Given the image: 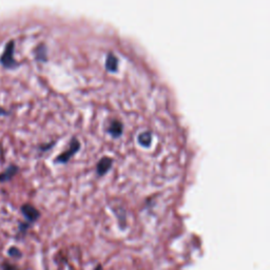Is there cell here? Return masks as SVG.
<instances>
[{"mask_svg": "<svg viewBox=\"0 0 270 270\" xmlns=\"http://www.w3.org/2000/svg\"><path fill=\"white\" fill-rule=\"evenodd\" d=\"M18 172H19V167L18 166L10 165L2 173H0V181L3 183V181L11 180Z\"/></svg>", "mask_w": 270, "mask_h": 270, "instance_id": "cell-3", "label": "cell"}, {"mask_svg": "<svg viewBox=\"0 0 270 270\" xmlns=\"http://www.w3.org/2000/svg\"><path fill=\"white\" fill-rule=\"evenodd\" d=\"M1 268H2V270H20L18 267L11 264V263H9V262H3L1 265Z\"/></svg>", "mask_w": 270, "mask_h": 270, "instance_id": "cell-7", "label": "cell"}, {"mask_svg": "<svg viewBox=\"0 0 270 270\" xmlns=\"http://www.w3.org/2000/svg\"><path fill=\"white\" fill-rule=\"evenodd\" d=\"M93 270H104V267L101 264H97L95 267L93 268Z\"/></svg>", "mask_w": 270, "mask_h": 270, "instance_id": "cell-9", "label": "cell"}, {"mask_svg": "<svg viewBox=\"0 0 270 270\" xmlns=\"http://www.w3.org/2000/svg\"><path fill=\"white\" fill-rule=\"evenodd\" d=\"M20 211L21 213H23L24 217L26 218V222L30 223L31 225L35 222H37L41 216L40 211L33 205H31V204H24L20 208Z\"/></svg>", "mask_w": 270, "mask_h": 270, "instance_id": "cell-2", "label": "cell"}, {"mask_svg": "<svg viewBox=\"0 0 270 270\" xmlns=\"http://www.w3.org/2000/svg\"><path fill=\"white\" fill-rule=\"evenodd\" d=\"M14 52H15V41L10 40L5 45L3 52L0 56V64L2 65L4 69L8 70H15L20 67L19 61H17L14 57Z\"/></svg>", "mask_w": 270, "mask_h": 270, "instance_id": "cell-1", "label": "cell"}, {"mask_svg": "<svg viewBox=\"0 0 270 270\" xmlns=\"http://www.w3.org/2000/svg\"><path fill=\"white\" fill-rule=\"evenodd\" d=\"M4 115H8V112H6L4 109L0 107V116H4Z\"/></svg>", "mask_w": 270, "mask_h": 270, "instance_id": "cell-8", "label": "cell"}, {"mask_svg": "<svg viewBox=\"0 0 270 270\" xmlns=\"http://www.w3.org/2000/svg\"><path fill=\"white\" fill-rule=\"evenodd\" d=\"M31 227V224L28 223V222H21L19 223L18 225V230H19V233H21V235H26L27 231L30 229Z\"/></svg>", "mask_w": 270, "mask_h": 270, "instance_id": "cell-6", "label": "cell"}, {"mask_svg": "<svg viewBox=\"0 0 270 270\" xmlns=\"http://www.w3.org/2000/svg\"><path fill=\"white\" fill-rule=\"evenodd\" d=\"M8 254L13 259H20L21 257H23V252H21L19 248L15 247V246H12L9 248Z\"/></svg>", "mask_w": 270, "mask_h": 270, "instance_id": "cell-5", "label": "cell"}, {"mask_svg": "<svg viewBox=\"0 0 270 270\" xmlns=\"http://www.w3.org/2000/svg\"><path fill=\"white\" fill-rule=\"evenodd\" d=\"M112 212L114 213V215L116 216V218H118V223H119V226L120 230H126V227H127V215H126V211L123 208L121 209H119V210H115L112 208Z\"/></svg>", "mask_w": 270, "mask_h": 270, "instance_id": "cell-4", "label": "cell"}]
</instances>
